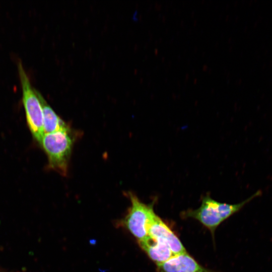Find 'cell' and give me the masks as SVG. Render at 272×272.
<instances>
[{
    "label": "cell",
    "mask_w": 272,
    "mask_h": 272,
    "mask_svg": "<svg viewBox=\"0 0 272 272\" xmlns=\"http://www.w3.org/2000/svg\"><path fill=\"white\" fill-rule=\"evenodd\" d=\"M148 237L167 245L174 255L186 252L179 238L158 215L149 227Z\"/></svg>",
    "instance_id": "cell-5"
},
{
    "label": "cell",
    "mask_w": 272,
    "mask_h": 272,
    "mask_svg": "<svg viewBox=\"0 0 272 272\" xmlns=\"http://www.w3.org/2000/svg\"><path fill=\"white\" fill-rule=\"evenodd\" d=\"M129 198L131 206L122 223L140 244L148 238L149 227L157 215L154 210L153 202L144 203L131 193Z\"/></svg>",
    "instance_id": "cell-4"
},
{
    "label": "cell",
    "mask_w": 272,
    "mask_h": 272,
    "mask_svg": "<svg viewBox=\"0 0 272 272\" xmlns=\"http://www.w3.org/2000/svg\"><path fill=\"white\" fill-rule=\"evenodd\" d=\"M157 266L162 272H216L200 265L187 252L174 255Z\"/></svg>",
    "instance_id": "cell-6"
},
{
    "label": "cell",
    "mask_w": 272,
    "mask_h": 272,
    "mask_svg": "<svg viewBox=\"0 0 272 272\" xmlns=\"http://www.w3.org/2000/svg\"><path fill=\"white\" fill-rule=\"evenodd\" d=\"M0 272H3V271H0Z\"/></svg>",
    "instance_id": "cell-9"
},
{
    "label": "cell",
    "mask_w": 272,
    "mask_h": 272,
    "mask_svg": "<svg viewBox=\"0 0 272 272\" xmlns=\"http://www.w3.org/2000/svg\"><path fill=\"white\" fill-rule=\"evenodd\" d=\"M43 117V130L45 133L55 132L69 127L65 123L54 111L38 92Z\"/></svg>",
    "instance_id": "cell-8"
},
{
    "label": "cell",
    "mask_w": 272,
    "mask_h": 272,
    "mask_svg": "<svg viewBox=\"0 0 272 272\" xmlns=\"http://www.w3.org/2000/svg\"><path fill=\"white\" fill-rule=\"evenodd\" d=\"M18 70L22 91V102L29 128L36 140L40 143L44 134L43 117L38 92L33 87L21 61Z\"/></svg>",
    "instance_id": "cell-3"
},
{
    "label": "cell",
    "mask_w": 272,
    "mask_h": 272,
    "mask_svg": "<svg viewBox=\"0 0 272 272\" xmlns=\"http://www.w3.org/2000/svg\"><path fill=\"white\" fill-rule=\"evenodd\" d=\"M139 244L157 265L164 263L174 255L167 245L152 240L149 237Z\"/></svg>",
    "instance_id": "cell-7"
},
{
    "label": "cell",
    "mask_w": 272,
    "mask_h": 272,
    "mask_svg": "<svg viewBox=\"0 0 272 272\" xmlns=\"http://www.w3.org/2000/svg\"><path fill=\"white\" fill-rule=\"evenodd\" d=\"M74 139L69 127L45 133L40 145L47 155L49 167L64 176L67 172Z\"/></svg>",
    "instance_id": "cell-2"
},
{
    "label": "cell",
    "mask_w": 272,
    "mask_h": 272,
    "mask_svg": "<svg viewBox=\"0 0 272 272\" xmlns=\"http://www.w3.org/2000/svg\"><path fill=\"white\" fill-rule=\"evenodd\" d=\"M261 194L262 191L258 190L246 199L236 204L222 203L213 199L209 195H206L202 197L201 205L198 208L187 210L183 214L185 217L197 220L213 234L223 221Z\"/></svg>",
    "instance_id": "cell-1"
}]
</instances>
